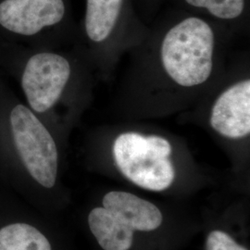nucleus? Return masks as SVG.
Instances as JSON below:
<instances>
[{"label":"nucleus","mask_w":250,"mask_h":250,"mask_svg":"<svg viewBox=\"0 0 250 250\" xmlns=\"http://www.w3.org/2000/svg\"><path fill=\"white\" fill-rule=\"evenodd\" d=\"M0 68L17 82L23 102L51 130L78 116L84 99L80 64L49 46L0 41Z\"/></svg>","instance_id":"1"},{"label":"nucleus","mask_w":250,"mask_h":250,"mask_svg":"<svg viewBox=\"0 0 250 250\" xmlns=\"http://www.w3.org/2000/svg\"><path fill=\"white\" fill-rule=\"evenodd\" d=\"M0 154L42 188H54L59 149L48 126L0 76Z\"/></svg>","instance_id":"2"},{"label":"nucleus","mask_w":250,"mask_h":250,"mask_svg":"<svg viewBox=\"0 0 250 250\" xmlns=\"http://www.w3.org/2000/svg\"><path fill=\"white\" fill-rule=\"evenodd\" d=\"M215 35L210 25L190 17L171 27L161 45V66L172 83L192 88L204 84L213 70Z\"/></svg>","instance_id":"3"},{"label":"nucleus","mask_w":250,"mask_h":250,"mask_svg":"<svg viewBox=\"0 0 250 250\" xmlns=\"http://www.w3.org/2000/svg\"><path fill=\"white\" fill-rule=\"evenodd\" d=\"M112 151L120 171L140 188L160 192L174 181L172 147L162 136L125 132L118 135Z\"/></svg>","instance_id":"4"},{"label":"nucleus","mask_w":250,"mask_h":250,"mask_svg":"<svg viewBox=\"0 0 250 250\" xmlns=\"http://www.w3.org/2000/svg\"><path fill=\"white\" fill-rule=\"evenodd\" d=\"M65 15L64 0H0V41L52 47L47 31Z\"/></svg>","instance_id":"5"},{"label":"nucleus","mask_w":250,"mask_h":250,"mask_svg":"<svg viewBox=\"0 0 250 250\" xmlns=\"http://www.w3.org/2000/svg\"><path fill=\"white\" fill-rule=\"evenodd\" d=\"M209 125L218 134L230 139L250 135V79L233 83L217 98L210 110Z\"/></svg>","instance_id":"6"},{"label":"nucleus","mask_w":250,"mask_h":250,"mask_svg":"<svg viewBox=\"0 0 250 250\" xmlns=\"http://www.w3.org/2000/svg\"><path fill=\"white\" fill-rule=\"evenodd\" d=\"M103 206L134 231H154L163 221L157 206L124 191L107 193L103 199Z\"/></svg>","instance_id":"7"},{"label":"nucleus","mask_w":250,"mask_h":250,"mask_svg":"<svg viewBox=\"0 0 250 250\" xmlns=\"http://www.w3.org/2000/svg\"><path fill=\"white\" fill-rule=\"evenodd\" d=\"M90 230L104 250H129L134 230L106 208H96L88 216Z\"/></svg>","instance_id":"8"},{"label":"nucleus","mask_w":250,"mask_h":250,"mask_svg":"<svg viewBox=\"0 0 250 250\" xmlns=\"http://www.w3.org/2000/svg\"><path fill=\"white\" fill-rule=\"evenodd\" d=\"M123 0H86L84 33L91 43L107 40L120 16Z\"/></svg>","instance_id":"9"},{"label":"nucleus","mask_w":250,"mask_h":250,"mask_svg":"<svg viewBox=\"0 0 250 250\" xmlns=\"http://www.w3.org/2000/svg\"><path fill=\"white\" fill-rule=\"evenodd\" d=\"M0 250H52V248L35 226L16 223L0 229Z\"/></svg>","instance_id":"10"},{"label":"nucleus","mask_w":250,"mask_h":250,"mask_svg":"<svg viewBox=\"0 0 250 250\" xmlns=\"http://www.w3.org/2000/svg\"><path fill=\"white\" fill-rule=\"evenodd\" d=\"M188 4L206 9L216 18L232 20L239 17L245 9V0H186Z\"/></svg>","instance_id":"11"},{"label":"nucleus","mask_w":250,"mask_h":250,"mask_svg":"<svg viewBox=\"0 0 250 250\" xmlns=\"http://www.w3.org/2000/svg\"><path fill=\"white\" fill-rule=\"evenodd\" d=\"M207 250H248L232 239L226 232L213 231L208 235Z\"/></svg>","instance_id":"12"}]
</instances>
